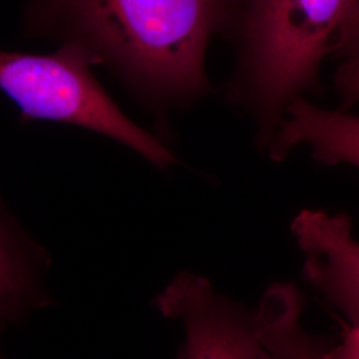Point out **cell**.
Returning a JSON list of instances; mask_svg holds the SVG:
<instances>
[{
	"mask_svg": "<svg viewBox=\"0 0 359 359\" xmlns=\"http://www.w3.org/2000/svg\"><path fill=\"white\" fill-rule=\"evenodd\" d=\"M327 359H359V327L348 326L335 346H327Z\"/></svg>",
	"mask_w": 359,
	"mask_h": 359,
	"instance_id": "obj_11",
	"label": "cell"
},
{
	"mask_svg": "<svg viewBox=\"0 0 359 359\" xmlns=\"http://www.w3.org/2000/svg\"><path fill=\"white\" fill-rule=\"evenodd\" d=\"M357 53H359V6L338 39L333 56L344 60Z\"/></svg>",
	"mask_w": 359,
	"mask_h": 359,
	"instance_id": "obj_10",
	"label": "cell"
},
{
	"mask_svg": "<svg viewBox=\"0 0 359 359\" xmlns=\"http://www.w3.org/2000/svg\"><path fill=\"white\" fill-rule=\"evenodd\" d=\"M359 0H243L236 68L226 87L231 103L257 127L268 147L285 109L317 90Z\"/></svg>",
	"mask_w": 359,
	"mask_h": 359,
	"instance_id": "obj_2",
	"label": "cell"
},
{
	"mask_svg": "<svg viewBox=\"0 0 359 359\" xmlns=\"http://www.w3.org/2000/svg\"><path fill=\"white\" fill-rule=\"evenodd\" d=\"M305 299L294 283L268 287L255 313L265 344L280 359H327V346L304 326Z\"/></svg>",
	"mask_w": 359,
	"mask_h": 359,
	"instance_id": "obj_8",
	"label": "cell"
},
{
	"mask_svg": "<svg viewBox=\"0 0 359 359\" xmlns=\"http://www.w3.org/2000/svg\"><path fill=\"white\" fill-rule=\"evenodd\" d=\"M334 88L345 108L359 103V53L342 60L334 75Z\"/></svg>",
	"mask_w": 359,
	"mask_h": 359,
	"instance_id": "obj_9",
	"label": "cell"
},
{
	"mask_svg": "<svg viewBox=\"0 0 359 359\" xmlns=\"http://www.w3.org/2000/svg\"><path fill=\"white\" fill-rule=\"evenodd\" d=\"M0 359H4L3 358V355H1V350H0Z\"/></svg>",
	"mask_w": 359,
	"mask_h": 359,
	"instance_id": "obj_12",
	"label": "cell"
},
{
	"mask_svg": "<svg viewBox=\"0 0 359 359\" xmlns=\"http://www.w3.org/2000/svg\"><path fill=\"white\" fill-rule=\"evenodd\" d=\"M51 257L0 196V329L52 305Z\"/></svg>",
	"mask_w": 359,
	"mask_h": 359,
	"instance_id": "obj_6",
	"label": "cell"
},
{
	"mask_svg": "<svg viewBox=\"0 0 359 359\" xmlns=\"http://www.w3.org/2000/svg\"><path fill=\"white\" fill-rule=\"evenodd\" d=\"M299 147L309 148L311 157L323 165L359 169V116L322 108L306 96L297 97L285 109L268 154L278 163Z\"/></svg>",
	"mask_w": 359,
	"mask_h": 359,
	"instance_id": "obj_7",
	"label": "cell"
},
{
	"mask_svg": "<svg viewBox=\"0 0 359 359\" xmlns=\"http://www.w3.org/2000/svg\"><path fill=\"white\" fill-rule=\"evenodd\" d=\"M290 229L304 255V278L350 326L359 327V240L351 218L304 209Z\"/></svg>",
	"mask_w": 359,
	"mask_h": 359,
	"instance_id": "obj_5",
	"label": "cell"
},
{
	"mask_svg": "<svg viewBox=\"0 0 359 359\" xmlns=\"http://www.w3.org/2000/svg\"><path fill=\"white\" fill-rule=\"evenodd\" d=\"M90 55L62 44L50 55L0 50V90L22 120H44L90 129L126 145L158 169L177 163L175 154L139 127L105 92L92 72Z\"/></svg>",
	"mask_w": 359,
	"mask_h": 359,
	"instance_id": "obj_3",
	"label": "cell"
},
{
	"mask_svg": "<svg viewBox=\"0 0 359 359\" xmlns=\"http://www.w3.org/2000/svg\"><path fill=\"white\" fill-rule=\"evenodd\" d=\"M222 8V0H31L23 31L76 46L147 103L170 108L210 90L206 55Z\"/></svg>",
	"mask_w": 359,
	"mask_h": 359,
	"instance_id": "obj_1",
	"label": "cell"
},
{
	"mask_svg": "<svg viewBox=\"0 0 359 359\" xmlns=\"http://www.w3.org/2000/svg\"><path fill=\"white\" fill-rule=\"evenodd\" d=\"M154 308L182 327L179 359H280L262 339L255 313L200 274L179 273L156 297Z\"/></svg>",
	"mask_w": 359,
	"mask_h": 359,
	"instance_id": "obj_4",
	"label": "cell"
}]
</instances>
